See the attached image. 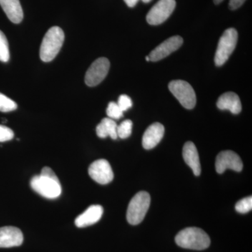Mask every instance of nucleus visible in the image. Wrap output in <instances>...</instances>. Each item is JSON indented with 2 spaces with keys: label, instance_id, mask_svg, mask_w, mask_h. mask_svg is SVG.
<instances>
[{
  "label": "nucleus",
  "instance_id": "obj_1",
  "mask_svg": "<svg viewBox=\"0 0 252 252\" xmlns=\"http://www.w3.org/2000/svg\"><path fill=\"white\" fill-rule=\"evenodd\" d=\"M31 187L36 193L48 199L59 198L62 193L59 178L49 167H44L40 175L31 179Z\"/></svg>",
  "mask_w": 252,
  "mask_h": 252
},
{
  "label": "nucleus",
  "instance_id": "obj_2",
  "mask_svg": "<svg viewBox=\"0 0 252 252\" xmlns=\"http://www.w3.org/2000/svg\"><path fill=\"white\" fill-rule=\"evenodd\" d=\"M175 242L182 248L203 250L210 246V238L203 230L190 227L181 230L176 236Z\"/></svg>",
  "mask_w": 252,
  "mask_h": 252
},
{
  "label": "nucleus",
  "instance_id": "obj_3",
  "mask_svg": "<svg viewBox=\"0 0 252 252\" xmlns=\"http://www.w3.org/2000/svg\"><path fill=\"white\" fill-rule=\"evenodd\" d=\"M64 40V32L54 26L46 33L40 46V59L44 62H51L56 57L62 48Z\"/></svg>",
  "mask_w": 252,
  "mask_h": 252
},
{
  "label": "nucleus",
  "instance_id": "obj_4",
  "mask_svg": "<svg viewBox=\"0 0 252 252\" xmlns=\"http://www.w3.org/2000/svg\"><path fill=\"white\" fill-rule=\"evenodd\" d=\"M151 198L146 191L136 194L130 200L127 210V221L131 225H137L143 220L150 206Z\"/></svg>",
  "mask_w": 252,
  "mask_h": 252
},
{
  "label": "nucleus",
  "instance_id": "obj_5",
  "mask_svg": "<svg viewBox=\"0 0 252 252\" xmlns=\"http://www.w3.org/2000/svg\"><path fill=\"white\" fill-rule=\"evenodd\" d=\"M238 32L234 28H228L220 36L215 54V64L218 67L223 65L234 51L238 42Z\"/></svg>",
  "mask_w": 252,
  "mask_h": 252
},
{
  "label": "nucleus",
  "instance_id": "obj_6",
  "mask_svg": "<svg viewBox=\"0 0 252 252\" xmlns=\"http://www.w3.org/2000/svg\"><path fill=\"white\" fill-rule=\"evenodd\" d=\"M169 90L186 109L194 108L196 104V95L193 87L187 81L174 80L169 84Z\"/></svg>",
  "mask_w": 252,
  "mask_h": 252
},
{
  "label": "nucleus",
  "instance_id": "obj_7",
  "mask_svg": "<svg viewBox=\"0 0 252 252\" xmlns=\"http://www.w3.org/2000/svg\"><path fill=\"white\" fill-rule=\"evenodd\" d=\"M175 6V0H159L147 14V23L158 26L165 22L171 16Z\"/></svg>",
  "mask_w": 252,
  "mask_h": 252
},
{
  "label": "nucleus",
  "instance_id": "obj_8",
  "mask_svg": "<svg viewBox=\"0 0 252 252\" xmlns=\"http://www.w3.org/2000/svg\"><path fill=\"white\" fill-rule=\"evenodd\" d=\"M110 67L109 60L99 58L91 64L86 72L85 82L86 85L94 87L98 85L107 77Z\"/></svg>",
  "mask_w": 252,
  "mask_h": 252
},
{
  "label": "nucleus",
  "instance_id": "obj_9",
  "mask_svg": "<svg viewBox=\"0 0 252 252\" xmlns=\"http://www.w3.org/2000/svg\"><path fill=\"white\" fill-rule=\"evenodd\" d=\"M89 174L91 178L100 185H107L114 179V172L110 164L104 159H99L89 166Z\"/></svg>",
  "mask_w": 252,
  "mask_h": 252
},
{
  "label": "nucleus",
  "instance_id": "obj_10",
  "mask_svg": "<svg viewBox=\"0 0 252 252\" xmlns=\"http://www.w3.org/2000/svg\"><path fill=\"white\" fill-rule=\"evenodd\" d=\"M217 172L219 174L223 173L227 169L240 172L243 170V164L241 158L232 151H223L217 156L215 162Z\"/></svg>",
  "mask_w": 252,
  "mask_h": 252
},
{
  "label": "nucleus",
  "instance_id": "obj_11",
  "mask_svg": "<svg viewBox=\"0 0 252 252\" xmlns=\"http://www.w3.org/2000/svg\"><path fill=\"white\" fill-rule=\"evenodd\" d=\"M183 44V39L180 36H174L169 38L155 48L150 53L149 57L150 61L157 62L165 59L172 53L175 52Z\"/></svg>",
  "mask_w": 252,
  "mask_h": 252
},
{
  "label": "nucleus",
  "instance_id": "obj_12",
  "mask_svg": "<svg viewBox=\"0 0 252 252\" xmlns=\"http://www.w3.org/2000/svg\"><path fill=\"white\" fill-rule=\"evenodd\" d=\"M23 242V233L19 228L14 226L0 228V248L18 247Z\"/></svg>",
  "mask_w": 252,
  "mask_h": 252
},
{
  "label": "nucleus",
  "instance_id": "obj_13",
  "mask_svg": "<svg viewBox=\"0 0 252 252\" xmlns=\"http://www.w3.org/2000/svg\"><path fill=\"white\" fill-rule=\"evenodd\" d=\"M165 128L160 123H154L144 132L142 137V146L145 149H152L157 147V144L163 137Z\"/></svg>",
  "mask_w": 252,
  "mask_h": 252
},
{
  "label": "nucleus",
  "instance_id": "obj_14",
  "mask_svg": "<svg viewBox=\"0 0 252 252\" xmlns=\"http://www.w3.org/2000/svg\"><path fill=\"white\" fill-rule=\"evenodd\" d=\"M103 215V208L100 205H91L85 212L77 217L75 225L78 228H84L97 223Z\"/></svg>",
  "mask_w": 252,
  "mask_h": 252
},
{
  "label": "nucleus",
  "instance_id": "obj_15",
  "mask_svg": "<svg viewBox=\"0 0 252 252\" xmlns=\"http://www.w3.org/2000/svg\"><path fill=\"white\" fill-rule=\"evenodd\" d=\"M217 106L220 110H229L234 114H240L242 110L240 97L233 92L222 94L217 101Z\"/></svg>",
  "mask_w": 252,
  "mask_h": 252
},
{
  "label": "nucleus",
  "instance_id": "obj_16",
  "mask_svg": "<svg viewBox=\"0 0 252 252\" xmlns=\"http://www.w3.org/2000/svg\"><path fill=\"white\" fill-rule=\"evenodd\" d=\"M183 158L186 163L193 170L194 175H200L201 173L200 158L198 150L193 142H187L184 146Z\"/></svg>",
  "mask_w": 252,
  "mask_h": 252
},
{
  "label": "nucleus",
  "instance_id": "obj_17",
  "mask_svg": "<svg viewBox=\"0 0 252 252\" xmlns=\"http://www.w3.org/2000/svg\"><path fill=\"white\" fill-rule=\"evenodd\" d=\"M0 5L11 22L18 24L22 21L23 12L19 0H0Z\"/></svg>",
  "mask_w": 252,
  "mask_h": 252
},
{
  "label": "nucleus",
  "instance_id": "obj_18",
  "mask_svg": "<svg viewBox=\"0 0 252 252\" xmlns=\"http://www.w3.org/2000/svg\"><path fill=\"white\" fill-rule=\"evenodd\" d=\"M117 123L113 119L104 118L96 127L97 135L99 138H106L109 136L113 140H117Z\"/></svg>",
  "mask_w": 252,
  "mask_h": 252
},
{
  "label": "nucleus",
  "instance_id": "obj_19",
  "mask_svg": "<svg viewBox=\"0 0 252 252\" xmlns=\"http://www.w3.org/2000/svg\"><path fill=\"white\" fill-rule=\"evenodd\" d=\"M10 58L9 44L4 33L0 31V61L6 63Z\"/></svg>",
  "mask_w": 252,
  "mask_h": 252
},
{
  "label": "nucleus",
  "instance_id": "obj_20",
  "mask_svg": "<svg viewBox=\"0 0 252 252\" xmlns=\"http://www.w3.org/2000/svg\"><path fill=\"white\" fill-rule=\"evenodd\" d=\"M17 107V104L14 100L0 93V112H12L16 110Z\"/></svg>",
  "mask_w": 252,
  "mask_h": 252
},
{
  "label": "nucleus",
  "instance_id": "obj_21",
  "mask_svg": "<svg viewBox=\"0 0 252 252\" xmlns=\"http://www.w3.org/2000/svg\"><path fill=\"white\" fill-rule=\"evenodd\" d=\"M132 122L130 120H126L117 126V136L121 139H126L130 137L132 133Z\"/></svg>",
  "mask_w": 252,
  "mask_h": 252
},
{
  "label": "nucleus",
  "instance_id": "obj_22",
  "mask_svg": "<svg viewBox=\"0 0 252 252\" xmlns=\"http://www.w3.org/2000/svg\"><path fill=\"white\" fill-rule=\"evenodd\" d=\"M252 209V196L239 200L235 205V210L239 213L246 214L251 211Z\"/></svg>",
  "mask_w": 252,
  "mask_h": 252
},
{
  "label": "nucleus",
  "instance_id": "obj_23",
  "mask_svg": "<svg viewBox=\"0 0 252 252\" xmlns=\"http://www.w3.org/2000/svg\"><path fill=\"white\" fill-rule=\"evenodd\" d=\"M107 115L109 119H119L124 115V112L119 107L117 103L114 102H109L107 109Z\"/></svg>",
  "mask_w": 252,
  "mask_h": 252
},
{
  "label": "nucleus",
  "instance_id": "obj_24",
  "mask_svg": "<svg viewBox=\"0 0 252 252\" xmlns=\"http://www.w3.org/2000/svg\"><path fill=\"white\" fill-rule=\"evenodd\" d=\"M14 133L11 129L6 126L0 125V142H7L12 140Z\"/></svg>",
  "mask_w": 252,
  "mask_h": 252
},
{
  "label": "nucleus",
  "instance_id": "obj_25",
  "mask_svg": "<svg viewBox=\"0 0 252 252\" xmlns=\"http://www.w3.org/2000/svg\"><path fill=\"white\" fill-rule=\"evenodd\" d=\"M117 104L123 112H126L127 109L132 107V99H130L129 96L126 95V94H122V95L119 97Z\"/></svg>",
  "mask_w": 252,
  "mask_h": 252
},
{
  "label": "nucleus",
  "instance_id": "obj_26",
  "mask_svg": "<svg viewBox=\"0 0 252 252\" xmlns=\"http://www.w3.org/2000/svg\"><path fill=\"white\" fill-rule=\"evenodd\" d=\"M246 0H230L229 8L231 10H235L240 8Z\"/></svg>",
  "mask_w": 252,
  "mask_h": 252
},
{
  "label": "nucleus",
  "instance_id": "obj_27",
  "mask_svg": "<svg viewBox=\"0 0 252 252\" xmlns=\"http://www.w3.org/2000/svg\"><path fill=\"white\" fill-rule=\"evenodd\" d=\"M126 4L129 6V7H134L136 4L138 2L139 0H124Z\"/></svg>",
  "mask_w": 252,
  "mask_h": 252
},
{
  "label": "nucleus",
  "instance_id": "obj_28",
  "mask_svg": "<svg viewBox=\"0 0 252 252\" xmlns=\"http://www.w3.org/2000/svg\"><path fill=\"white\" fill-rule=\"evenodd\" d=\"M223 1V0H214V2H215V4H219Z\"/></svg>",
  "mask_w": 252,
  "mask_h": 252
},
{
  "label": "nucleus",
  "instance_id": "obj_29",
  "mask_svg": "<svg viewBox=\"0 0 252 252\" xmlns=\"http://www.w3.org/2000/svg\"><path fill=\"white\" fill-rule=\"evenodd\" d=\"M151 1H152V0H142V1L144 3H149Z\"/></svg>",
  "mask_w": 252,
  "mask_h": 252
},
{
  "label": "nucleus",
  "instance_id": "obj_30",
  "mask_svg": "<svg viewBox=\"0 0 252 252\" xmlns=\"http://www.w3.org/2000/svg\"><path fill=\"white\" fill-rule=\"evenodd\" d=\"M146 61H150V59H149V56H146Z\"/></svg>",
  "mask_w": 252,
  "mask_h": 252
}]
</instances>
